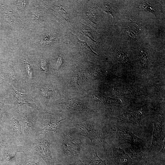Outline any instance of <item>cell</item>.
I'll list each match as a JSON object with an SVG mask.
<instances>
[{"mask_svg":"<svg viewBox=\"0 0 165 165\" xmlns=\"http://www.w3.org/2000/svg\"><path fill=\"white\" fill-rule=\"evenodd\" d=\"M3 107V99L2 97L0 96V111L2 109Z\"/></svg>","mask_w":165,"mask_h":165,"instance_id":"cell-23","label":"cell"},{"mask_svg":"<svg viewBox=\"0 0 165 165\" xmlns=\"http://www.w3.org/2000/svg\"><path fill=\"white\" fill-rule=\"evenodd\" d=\"M67 106L70 108L83 111L89 110L90 109L86 108L83 103L76 100H70L66 103Z\"/></svg>","mask_w":165,"mask_h":165,"instance_id":"cell-11","label":"cell"},{"mask_svg":"<svg viewBox=\"0 0 165 165\" xmlns=\"http://www.w3.org/2000/svg\"><path fill=\"white\" fill-rule=\"evenodd\" d=\"M103 10L106 13L111 14L114 19L117 10L113 4L107 2H104Z\"/></svg>","mask_w":165,"mask_h":165,"instance_id":"cell-12","label":"cell"},{"mask_svg":"<svg viewBox=\"0 0 165 165\" xmlns=\"http://www.w3.org/2000/svg\"><path fill=\"white\" fill-rule=\"evenodd\" d=\"M77 41L78 42V43L80 45V46L83 48L86 49L89 51H90L92 54L97 55L93 51L91 47L89 46V45L85 42L83 41H82L79 39V38H77Z\"/></svg>","mask_w":165,"mask_h":165,"instance_id":"cell-19","label":"cell"},{"mask_svg":"<svg viewBox=\"0 0 165 165\" xmlns=\"http://www.w3.org/2000/svg\"><path fill=\"white\" fill-rule=\"evenodd\" d=\"M4 146H3L0 144V160L1 159L2 151L3 148Z\"/></svg>","mask_w":165,"mask_h":165,"instance_id":"cell-24","label":"cell"},{"mask_svg":"<svg viewBox=\"0 0 165 165\" xmlns=\"http://www.w3.org/2000/svg\"><path fill=\"white\" fill-rule=\"evenodd\" d=\"M19 165H40V163L37 159L27 158L22 160Z\"/></svg>","mask_w":165,"mask_h":165,"instance_id":"cell-16","label":"cell"},{"mask_svg":"<svg viewBox=\"0 0 165 165\" xmlns=\"http://www.w3.org/2000/svg\"><path fill=\"white\" fill-rule=\"evenodd\" d=\"M148 54L145 50H141L140 53L139 59L141 66L145 68L147 67L148 63Z\"/></svg>","mask_w":165,"mask_h":165,"instance_id":"cell-13","label":"cell"},{"mask_svg":"<svg viewBox=\"0 0 165 165\" xmlns=\"http://www.w3.org/2000/svg\"><path fill=\"white\" fill-rule=\"evenodd\" d=\"M102 72L98 71H90L86 72L85 76L89 79H95L102 75Z\"/></svg>","mask_w":165,"mask_h":165,"instance_id":"cell-18","label":"cell"},{"mask_svg":"<svg viewBox=\"0 0 165 165\" xmlns=\"http://www.w3.org/2000/svg\"><path fill=\"white\" fill-rule=\"evenodd\" d=\"M113 157L115 165H132L133 161L128 154L120 148L114 147Z\"/></svg>","mask_w":165,"mask_h":165,"instance_id":"cell-7","label":"cell"},{"mask_svg":"<svg viewBox=\"0 0 165 165\" xmlns=\"http://www.w3.org/2000/svg\"><path fill=\"white\" fill-rule=\"evenodd\" d=\"M154 130L151 145L152 149L159 146L164 136V125L160 118H158L154 122Z\"/></svg>","mask_w":165,"mask_h":165,"instance_id":"cell-4","label":"cell"},{"mask_svg":"<svg viewBox=\"0 0 165 165\" xmlns=\"http://www.w3.org/2000/svg\"><path fill=\"white\" fill-rule=\"evenodd\" d=\"M82 26L81 28V30L83 33L86 36L90 38L93 41L96 42L94 39L93 36V34L92 33V31L90 28L88 26L82 24Z\"/></svg>","mask_w":165,"mask_h":165,"instance_id":"cell-17","label":"cell"},{"mask_svg":"<svg viewBox=\"0 0 165 165\" xmlns=\"http://www.w3.org/2000/svg\"><path fill=\"white\" fill-rule=\"evenodd\" d=\"M63 146L65 153L68 157L71 159L78 156L79 146L77 142L72 139L68 135L64 136L63 138Z\"/></svg>","mask_w":165,"mask_h":165,"instance_id":"cell-5","label":"cell"},{"mask_svg":"<svg viewBox=\"0 0 165 165\" xmlns=\"http://www.w3.org/2000/svg\"><path fill=\"white\" fill-rule=\"evenodd\" d=\"M30 143L29 147L26 148L30 149L27 151H32L40 156L47 165H55L50 150V146L52 144L50 138L46 137L42 138H35Z\"/></svg>","mask_w":165,"mask_h":165,"instance_id":"cell-1","label":"cell"},{"mask_svg":"<svg viewBox=\"0 0 165 165\" xmlns=\"http://www.w3.org/2000/svg\"><path fill=\"white\" fill-rule=\"evenodd\" d=\"M75 128L79 134L89 138L91 143L94 140L99 141L101 138L99 133L95 127L89 123H79L76 125Z\"/></svg>","mask_w":165,"mask_h":165,"instance_id":"cell-2","label":"cell"},{"mask_svg":"<svg viewBox=\"0 0 165 165\" xmlns=\"http://www.w3.org/2000/svg\"><path fill=\"white\" fill-rule=\"evenodd\" d=\"M117 54L120 61L124 64H130V60L127 55L125 53L117 50Z\"/></svg>","mask_w":165,"mask_h":165,"instance_id":"cell-14","label":"cell"},{"mask_svg":"<svg viewBox=\"0 0 165 165\" xmlns=\"http://www.w3.org/2000/svg\"><path fill=\"white\" fill-rule=\"evenodd\" d=\"M0 127V144L3 146L6 145L5 139L3 138V136H2L3 134Z\"/></svg>","mask_w":165,"mask_h":165,"instance_id":"cell-21","label":"cell"},{"mask_svg":"<svg viewBox=\"0 0 165 165\" xmlns=\"http://www.w3.org/2000/svg\"><path fill=\"white\" fill-rule=\"evenodd\" d=\"M61 61V60H58V64H57V66H59L60 65V64H61V63H60Z\"/></svg>","mask_w":165,"mask_h":165,"instance_id":"cell-25","label":"cell"},{"mask_svg":"<svg viewBox=\"0 0 165 165\" xmlns=\"http://www.w3.org/2000/svg\"><path fill=\"white\" fill-rule=\"evenodd\" d=\"M24 152H26L25 147L7 143L3 147L0 165H6L15 157L17 153Z\"/></svg>","mask_w":165,"mask_h":165,"instance_id":"cell-3","label":"cell"},{"mask_svg":"<svg viewBox=\"0 0 165 165\" xmlns=\"http://www.w3.org/2000/svg\"><path fill=\"white\" fill-rule=\"evenodd\" d=\"M139 8L141 10L148 12L156 16L154 11L152 9L149 3L147 2H142L140 5Z\"/></svg>","mask_w":165,"mask_h":165,"instance_id":"cell-15","label":"cell"},{"mask_svg":"<svg viewBox=\"0 0 165 165\" xmlns=\"http://www.w3.org/2000/svg\"><path fill=\"white\" fill-rule=\"evenodd\" d=\"M10 131L16 137H21L22 135L21 126L19 121L14 118H12L10 123Z\"/></svg>","mask_w":165,"mask_h":165,"instance_id":"cell-9","label":"cell"},{"mask_svg":"<svg viewBox=\"0 0 165 165\" xmlns=\"http://www.w3.org/2000/svg\"><path fill=\"white\" fill-rule=\"evenodd\" d=\"M82 162L84 165H107L105 161L98 156L94 149L88 152L82 157Z\"/></svg>","mask_w":165,"mask_h":165,"instance_id":"cell-8","label":"cell"},{"mask_svg":"<svg viewBox=\"0 0 165 165\" xmlns=\"http://www.w3.org/2000/svg\"><path fill=\"white\" fill-rule=\"evenodd\" d=\"M55 165H84L82 162L80 160H78L75 161L74 162L70 163L65 164H56Z\"/></svg>","mask_w":165,"mask_h":165,"instance_id":"cell-20","label":"cell"},{"mask_svg":"<svg viewBox=\"0 0 165 165\" xmlns=\"http://www.w3.org/2000/svg\"><path fill=\"white\" fill-rule=\"evenodd\" d=\"M72 81L75 85V86H76L78 87H80V86L79 84H78V82L77 83V81H78L77 75H74V76H73Z\"/></svg>","mask_w":165,"mask_h":165,"instance_id":"cell-22","label":"cell"},{"mask_svg":"<svg viewBox=\"0 0 165 165\" xmlns=\"http://www.w3.org/2000/svg\"><path fill=\"white\" fill-rule=\"evenodd\" d=\"M127 30L130 37L134 39L136 38L140 31L139 26L137 23L130 22L128 24Z\"/></svg>","mask_w":165,"mask_h":165,"instance_id":"cell-10","label":"cell"},{"mask_svg":"<svg viewBox=\"0 0 165 165\" xmlns=\"http://www.w3.org/2000/svg\"><path fill=\"white\" fill-rule=\"evenodd\" d=\"M63 120L60 117L51 116L44 120L39 127L40 134L44 131L56 132L59 128L60 122Z\"/></svg>","mask_w":165,"mask_h":165,"instance_id":"cell-6","label":"cell"}]
</instances>
